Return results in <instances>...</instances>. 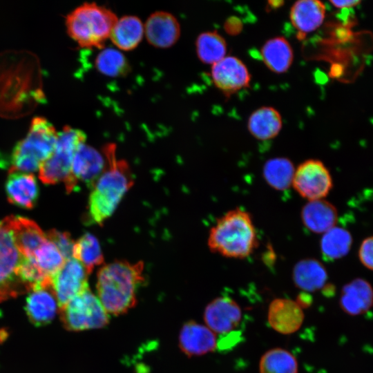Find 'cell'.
<instances>
[{
    "mask_svg": "<svg viewBox=\"0 0 373 373\" xmlns=\"http://www.w3.org/2000/svg\"><path fill=\"white\" fill-rule=\"evenodd\" d=\"M142 262L115 261L97 273L98 298L108 313L123 314L137 303L136 291L144 281Z\"/></svg>",
    "mask_w": 373,
    "mask_h": 373,
    "instance_id": "1",
    "label": "cell"
},
{
    "mask_svg": "<svg viewBox=\"0 0 373 373\" xmlns=\"http://www.w3.org/2000/svg\"><path fill=\"white\" fill-rule=\"evenodd\" d=\"M103 152L106 166L93 184L88 200V220L102 224L115 211L122 198L133 184L131 169L124 160H117L114 144L106 145Z\"/></svg>",
    "mask_w": 373,
    "mask_h": 373,
    "instance_id": "2",
    "label": "cell"
},
{
    "mask_svg": "<svg viewBox=\"0 0 373 373\" xmlns=\"http://www.w3.org/2000/svg\"><path fill=\"white\" fill-rule=\"evenodd\" d=\"M258 244L251 215L239 207L218 219L208 238L210 250L227 258H245L253 253Z\"/></svg>",
    "mask_w": 373,
    "mask_h": 373,
    "instance_id": "3",
    "label": "cell"
},
{
    "mask_svg": "<svg viewBox=\"0 0 373 373\" xmlns=\"http://www.w3.org/2000/svg\"><path fill=\"white\" fill-rule=\"evenodd\" d=\"M117 17L109 8L96 3H84L66 17L68 34L80 46L100 48L110 37Z\"/></svg>",
    "mask_w": 373,
    "mask_h": 373,
    "instance_id": "4",
    "label": "cell"
},
{
    "mask_svg": "<svg viewBox=\"0 0 373 373\" xmlns=\"http://www.w3.org/2000/svg\"><path fill=\"white\" fill-rule=\"evenodd\" d=\"M57 133L46 118L35 117L26 136L13 149L9 173L39 170L54 151Z\"/></svg>",
    "mask_w": 373,
    "mask_h": 373,
    "instance_id": "5",
    "label": "cell"
},
{
    "mask_svg": "<svg viewBox=\"0 0 373 373\" xmlns=\"http://www.w3.org/2000/svg\"><path fill=\"white\" fill-rule=\"evenodd\" d=\"M86 136L79 129L65 126L57 133V139L51 155L41 164L39 177L42 182L53 184L68 182L76 149L84 142Z\"/></svg>",
    "mask_w": 373,
    "mask_h": 373,
    "instance_id": "6",
    "label": "cell"
},
{
    "mask_svg": "<svg viewBox=\"0 0 373 373\" xmlns=\"http://www.w3.org/2000/svg\"><path fill=\"white\" fill-rule=\"evenodd\" d=\"M59 312L64 327L72 332L101 328L109 320L108 312L89 288L61 307Z\"/></svg>",
    "mask_w": 373,
    "mask_h": 373,
    "instance_id": "7",
    "label": "cell"
},
{
    "mask_svg": "<svg viewBox=\"0 0 373 373\" xmlns=\"http://www.w3.org/2000/svg\"><path fill=\"white\" fill-rule=\"evenodd\" d=\"M23 258L5 218L0 221V302L28 293L18 275Z\"/></svg>",
    "mask_w": 373,
    "mask_h": 373,
    "instance_id": "8",
    "label": "cell"
},
{
    "mask_svg": "<svg viewBox=\"0 0 373 373\" xmlns=\"http://www.w3.org/2000/svg\"><path fill=\"white\" fill-rule=\"evenodd\" d=\"M333 185L331 174L318 160H307L295 169L292 186L297 193L309 201L323 199Z\"/></svg>",
    "mask_w": 373,
    "mask_h": 373,
    "instance_id": "9",
    "label": "cell"
},
{
    "mask_svg": "<svg viewBox=\"0 0 373 373\" xmlns=\"http://www.w3.org/2000/svg\"><path fill=\"white\" fill-rule=\"evenodd\" d=\"M106 164L105 155L85 142L79 145L75 151L70 177L65 184L68 193L76 189L79 182L93 186L103 172Z\"/></svg>",
    "mask_w": 373,
    "mask_h": 373,
    "instance_id": "10",
    "label": "cell"
},
{
    "mask_svg": "<svg viewBox=\"0 0 373 373\" xmlns=\"http://www.w3.org/2000/svg\"><path fill=\"white\" fill-rule=\"evenodd\" d=\"M88 275L83 265L74 258L65 261L52 277V287L59 309L72 298L88 289Z\"/></svg>",
    "mask_w": 373,
    "mask_h": 373,
    "instance_id": "11",
    "label": "cell"
},
{
    "mask_svg": "<svg viewBox=\"0 0 373 373\" xmlns=\"http://www.w3.org/2000/svg\"><path fill=\"white\" fill-rule=\"evenodd\" d=\"M211 76L215 86L226 95L247 87L251 79L245 64L233 56H226L213 64Z\"/></svg>",
    "mask_w": 373,
    "mask_h": 373,
    "instance_id": "12",
    "label": "cell"
},
{
    "mask_svg": "<svg viewBox=\"0 0 373 373\" xmlns=\"http://www.w3.org/2000/svg\"><path fill=\"white\" fill-rule=\"evenodd\" d=\"M242 311L239 305L228 296L218 297L206 307L204 320L215 334H227L240 323Z\"/></svg>",
    "mask_w": 373,
    "mask_h": 373,
    "instance_id": "13",
    "label": "cell"
},
{
    "mask_svg": "<svg viewBox=\"0 0 373 373\" xmlns=\"http://www.w3.org/2000/svg\"><path fill=\"white\" fill-rule=\"evenodd\" d=\"M267 320L275 331L290 334L298 331L304 321V313L298 303L289 298L273 300L269 305Z\"/></svg>",
    "mask_w": 373,
    "mask_h": 373,
    "instance_id": "14",
    "label": "cell"
},
{
    "mask_svg": "<svg viewBox=\"0 0 373 373\" xmlns=\"http://www.w3.org/2000/svg\"><path fill=\"white\" fill-rule=\"evenodd\" d=\"M179 346L188 356H200L215 351L218 341L216 334L207 326L190 321L180 330Z\"/></svg>",
    "mask_w": 373,
    "mask_h": 373,
    "instance_id": "15",
    "label": "cell"
},
{
    "mask_svg": "<svg viewBox=\"0 0 373 373\" xmlns=\"http://www.w3.org/2000/svg\"><path fill=\"white\" fill-rule=\"evenodd\" d=\"M147 41L158 48L174 44L180 35V26L172 14L165 11L152 13L144 23Z\"/></svg>",
    "mask_w": 373,
    "mask_h": 373,
    "instance_id": "16",
    "label": "cell"
},
{
    "mask_svg": "<svg viewBox=\"0 0 373 373\" xmlns=\"http://www.w3.org/2000/svg\"><path fill=\"white\" fill-rule=\"evenodd\" d=\"M25 310L29 321L37 327L49 324L59 310L52 285L28 292Z\"/></svg>",
    "mask_w": 373,
    "mask_h": 373,
    "instance_id": "17",
    "label": "cell"
},
{
    "mask_svg": "<svg viewBox=\"0 0 373 373\" xmlns=\"http://www.w3.org/2000/svg\"><path fill=\"white\" fill-rule=\"evenodd\" d=\"M6 219L17 249L26 258H32L35 251L48 240L37 224L28 218L10 216Z\"/></svg>",
    "mask_w": 373,
    "mask_h": 373,
    "instance_id": "18",
    "label": "cell"
},
{
    "mask_svg": "<svg viewBox=\"0 0 373 373\" xmlns=\"http://www.w3.org/2000/svg\"><path fill=\"white\" fill-rule=\"evenodd\" d=\"M8 201L19 207L32 209L39 196V187L35 176L28 173H10L6 183Z\"/></svg>",
    "mask_w": 373,
    "mask_h": 373,
    "instance_id": "19",
    "label": "cell"
},
{
    "mask_svg": "<svg viewBox=\"0 0 373 373\" xmlns=\"http://www.w3.org/2000/svg\"><path fill=\"white\" fill-rule=\"evenodd\" d=\"M373 305V289L365 280L356 278L342 289L340 306L351 316L365 313Z\"/></svg>",
    "mask_w": 373,
    "mask_h": 373,
    "instance_id": "20",
    "label": "cell"
},
{
    "mask_svg": "<svg viewBox=\"0 0 373 373\" xmlns=\"http://www.w3.org/2000/svg\"><path fill=\"white\" fill-rule=\"evenodd\" d=\"M301 219L305 227L316 233H324L336 226V207L323 199L309 201L302 209Z\"/></svg>",
    "mask_w": 373,
    "mask_h": 373,
    "instance_id": "21",
    "label": "cell"
},
{
    "mask_svg": "<svg viewBox=\"0 0 373 373\" xmlns=\"http://www.w3.org/2000/svg\"><path fill=\"white\" fill-rule=\"evenodd\" d=\"M324 3L317 0H300L295 2L289 13L294 27L302 34L316 30L325 17Z\"/></svg>",
    "mask_w": 373,
    "mask_h": 373,
    "instance_id": "22",
    "label": "cell"
},
{
    "mask_svg": "<svg viewBox=\"0 0 373 373\" xmlns=\"http://www.w3.org/2000/svg\"><path fill=\"white\" fill-rule=\"evenodd\" d=\"M144 35L142 20L137 16L125 15L117 19L109 38L119 50H130L140 44Z\"/></svg>",
    "mask_w": 373,
    "mask_h": 373,
    "instance_id": "23",
    "label": "cell"
},
{
    "mask_svg": "<svg viewBox=\"0 0 373 373\" xmlns=\"http://www.w3.org/2000/svg\"><path fill=\"white\" fill-rule=\"evenodd\" d=\"M295 285L306 292H313L325 287L327 280L325 267L316 259H304L298 262L293 269Z\"/></svg>",
    "mask_w": 373,
    "mask_h": 373,
    "instance_id": "24",
    "label": "cell"
},
{
    "mask_svg": "<svg viewBox=\"0 0 373 373\" xmlns=\"http://www.w3.org/2000/svg\"><path fill=\"white\" fill-rule=\"evenodd\" d=\"M280 114L270 106H262L254 111L248 120L250 133L260 140L275 137L282 128Z\"/></svg>",
    "mask_w": 373,
    "mask_h": 373,
    "instance_id": "25",
    "label": "cell"
},
{
    "mask_svg": "<svg viewBox=\"0 0 373 373\" xmlns=\"http://www.w3.org/2000/svg\"><path fill=\"white\" fill-rule=\"evenodd\" d=\"M261 57L271 71L283 73L291 66L294 54L288 41L283 37H276L265 43L261 48Z\"/></svg>",
    "mask_w": 373,
    "mask_h": 373,
    "instance_id": "26",
    "label": "cell"
},
{
    "mask_svg": "<svg viewBox=\"0 0 373 373\" xmlns=\"http://www.w3.org/2000/svg\"><path fill=\"white\" fill-rule=\"evenodd\" d=\"M352 236L347 229L334 227L323 233L321 240V251L327 260H338L346 256L352 244Z\"/></svg>",
    "mask_w": 373,
    "mask_h": 373,
    "instance_id": "27",
    "label": "cell"
},
{
    "mask_svg": "<svg viewBox=\"0 0 373 373\" xmlns=\"http://www.w3.org/2000/svg\"><path fill=\"white\" fill-rule=\"evenodd\" d=\"M295 168L286 157H275L267 160L263 166L266 182L276 190L283 191L292 184Z\"/></svg>",
    "mask_w": 373,
    "mask_h": 373,
    "instance_id": "28",
    "label": "cell"
},
{
    "mask_svg": "<svg viewBox=\"0 0 373 373\" xmlns=\"http://www.w3.org/2000/svg\"><path fill=\"white\" fill-rule=\"evenodd\" d=\"M197 55L202 62L211 66L227 54V43L216 31H207L198 35L195 41Z\"/></svg>",
    "mask_w": 373,
    "mask_h": 373,
    "instance_id": "29",
    "label": "cell"
},
{
    "mask_svg": "<svg viewBox=\"0 0 373 373\" xmlns=\"http://www.w3.org/2000/svg\"><path fill=\"white\" fill-rule=\"evenodd\" d=\"M296 357L287 350L276 347L267 351L260 358V373H298Z\"/></svg>",
    "mask_w": 373,
    "mask_h": 373,
    "instance_id": "30",
    "label": "cell"
},
{
    "mask_svg": "<svg viewBox=\"0 0 373 373\" xmlns=\"http://www.w3.org/2000/svg\"><path fill=\"white\" fill-rule=\"evenodd\" d=\"M73 257L79 261L90 274L95 267L104 262V256L97 239L90 233H85L73 247Z\"/></svg>",
    "mask_w": 373,
    "mask_h": 373,
    "instance_id": "31",
    "label": "cell"
},
{
    "mask_svg": "<svg viewBox=\"0 0 373 373\" xmlns=\"http://www.w3.org/2000/svg\"><path fill=\"white\" fill-rule=\"evenodd\" d=\"M97 69L102 74L110 77L122 75L128 70L127 59L120 50L106 48L97 55L95 61Z\"/></svg>",
    "mask_w": 373,
    "mask_h": 373,
    "instance_id": "32",
    "label": "cell"
},
{
    "mask_svg": "<svg viewBox=\"0 0 373 373\" xmlns=\"http://www.w3.org/2000/svg\"><path fill=\"white\" fill-rule=\"evenodd\" d=\"M31 258L38 268L51 278L66 261L57 247L48 240L35 251Z\"/></svg>",
    "mask_w": 373,
    "mask_h": 373,
    "instance_id": "33",
    "label": "cell"
},
{
    "mask_svg": "<svg viewBox=\"0 0 373 373\" xmlns=\"http://www.w3.org/2000/svg\"><path fill=\"white\" fill-rule=\"evenodd\" d=\"M48 240L51 241L61 252L65 260L73 257L75 242L68 232H61L52 229L46 233Z\"/></svg>",
    "mask_w": 373,
    "mask_h": 373,
    "instance_id": "34",
    "label": "cell"
},
{
    "mask_svg": "<svg viewBox=\"0 0 373 373\" xmlns=\"http://www.w3.org/2000/svg\"><path fill=\"white\" fill-rule=\"evenodd\" d=\"M358 257L365 267L373 271V236L363 240L359 247Z\"/></svg>",
    "mask_w": 373,
    "mask_h": 373,
    "instance_id": "35",
    "label": "cell"
},
{
    "mask_svg": "<svg viewBox=\"0 0 373 373\" xmlns=\"http://www.w3.org/2000/svg\"><path fill=\"white\" fill-rule=\"evenodd\" d=\"M330 3L338 8H351L355 6L360 4L361 1L356 0H343V1H331Z\"/></svg>",
    "mask_w": 373,
    "mask_h": 373,
    "instance_id": "36",
    "label": "cell"
},
{
    "mask_svg": "<svg viewBox=\"0 0 373 373\" xmlns=\"http://www.w3.org/2000/svg\"><path fill=\"white\" fill-rule=\"evenodd\" d=\"M342 71H343L342 67L341 66L336 65L333 68V73H332L335 76H339L340 75H341Z\"/></svg>",
    "mask_w": 373,
    "mask_h": 373,
    "instance_id": "37",
    "label": "cell"
}]
</instances>
